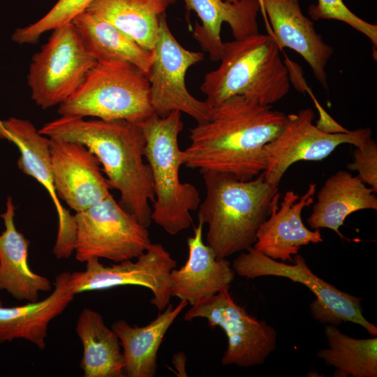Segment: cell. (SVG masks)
<instances>
[{"instance_id": "4fadbf2b", "label": "cell", "mask_w": 377, "mask_h": 377, "mask_svg": "<svg viewBox=\"0 0 377 377\" xmlns=\"http://www.w3.org/2000/svg\"><path fill=\"white\" fill-rule=\"evenodd\" d=\"M177 261L161 244L151 243L135 261L126 260L105 266L99 258L86 262L85 270L70 272L69 284L75 295L122 286L149 289L150 303L161 312L170 304L169 276Z\"/></svg>"}, {"instance_id": "3957f363", "label": "cell", "mask_w": 377, "mask_h": 377, "mask_svg": "<svg viewBox=\"0 0 377 377\" xmlns=\"http://www.w3.org/2000/svg\"><path fill=\"white\" fill-rule=\"evenodd\" d=\"M200 173L206 195L198 208V218L208 227L206 244L218 258L253 247L258 230L279 193V186L267 182L263 172L246 181L226 173Z\"/></svg>"}, {"instance_id": "8fae6325", "label": "cell", "mask_w": 377, "mask_h": 377, "mask_svg": "<svg viewBox=\"0 0 377 377\" xmlns=\"http://www.w3.org/2000/svg\"><path fill=\"white\" fill-rule=\"evenodd\" d=\"M225 289L191 306L184 319L201 318L212 328H221L228 346L221 363L249 367L262 364L276 347L277 332L265 320L259 321L238 305Z\"/></svg>"}, {"instance_id": "ffe728a7", "label": "cell", "mask_w": 377, "mask_h": 377, "mask_svg": "<svg viewBox=\"0 0 377 377\" xmlns=\"http://www.w3.org/2000/svg\"><path fill=\"white\" fill-rule=\"evenodd\" d=\"M188 11H194L201 21L195 22L193 38L212 61H219L223 48L221 38L223 23H228L235 39L258 33L259 0H184Z\"/></svg>"}, {"instance_id": "cb8c5ba5", "label": "cell", "mask_w": 377, "mask_h": 377, "mask_svg": "<svg viewBox=\"0 0 377 377\" xmlns=\"http://www.w3.org/2000/svg\"><path fill=\"white\" fill-rule=\"evenodd\" d=\"M75 332L83 346L80 368L84 377L125 376L120 340L100 313L84 308L77 318Z\"/></svg>"}, {"instance_id": "836d02e7", "label": "cell", "mask_w": 377, "mask_h": 377, "mask_svg": "<svg viewBox=\"0 0 377 377\" xmlns=\"http://www.w3.org/2000/svg\"><path fill=\"white\" fill-rule=\"evenodd\" d=\"M224 1H230V2H235V1H237V0H224Z\"/></svg>"}, {"instance_id": "4316f807", "label": "cell", "mask_w": 377, "mask_h": 377, "mask_svg": "<svg viewBox=\"0 0 377 377\" xmlns=\"http://www.w3.org/2000/svg\"><path fill=\"white\" fill-rule=\"evenodd\" d=\"M328 348L317 357L335 368L334 377H376L377 337L355 339L342 333L335 325H326Z\"/></svg>"}, {"instance_id": "d6a6232c", "label": "cell", "mask_w": 377, "mask_h": 377, "mask_svg": "<svg viewBox=\"0 0 377 377\" xmlns=\"http://www.w3.org/2000/svg\"><path fill=\"white\" fill-rule=\"evenodd\" d=\"M0 139L9 141V135L4 127L3 121L0 120Z\"/></svg>"}, {"instance_id": "1f68e13d", "label": "cell", "mask_w": 377, "mask_h": 377, "mask_svg": "<svg viewBox=\"0 0 377 377\" xmlns=\"http://www.w3.org/2000/svg\"><path fill=\"white\" fill-rule=\"evenodd\" d=\"M186 357L184 353H177L173 356V364L177 371V375L178 376H187L185 370V362Z\"/></svg>"}, {"instance_id": "277c9868", "label": "cell", "mask_w": 377, "mask_h": 377, "mask_svg": "<svg viewBox=\"0 0 377 377\" xmlns=\"http://www.w3.org/2000/svg\"><path fill=\"white\" fill-rule=\"evenodd\" d=\"M272 34L223 43L220 65L204 76L200 90L212 107L242 96L272 105L289 91L288 69Z\"/></svg>"}, {"instance_id": "44dd1931", "label": "cell", "mask_w": 377, "mask_h": 377, "mask_svg": "<svg viewBox=\"0 0 377 377\" xmlns=\"http://www.w3.org/2000/svg\"><path fill=\"white\" fill-rule=\"evenodd\" d=\"M15 209L12 198L8 196L6 210L0 215L5 228L0 234V291L17 300L34 302L40 292L52 290V283L34 272L28 264L29 241L16 228Z\"/></svg>"}, {"instance_id": "d4e9b609", "label": "cell", "mask_w": 377, "mask_h": 377, "mask_svg": "<svg viewBox=\"0 0 377 377\" xmlns=\"http://www.w3.org/2000/svg\"><path fill=\"white\" fill-rule=\"evenodd\" d=\"M175 0H94L86 11L111 23L144 49L156 43L161 17Z\"/></svg>"}, {"instance_id": "f1b7e54d", "label": "cell", "mask_w": 377, "mask_h": 377, "mask_svg": "<svg viewBox=\"0 0 377 377\" xmlns=\"http://www.w3.org/2000/svg\"><path fill=\"white\" fill-rule=\"evenodd\" d=\"M308 13L313 20H335L343 22L367 36L377 46V26L366 22L353 13L343 0H318L311 4Z\"/></svg>"}, {"instance_id": "f546056e", "label": "cell", "mask_w": 377, "mask_h": 377, "mask_svg": "<svg viewBox=\"0 0 377 377\" xmlns=\"http://www.w3.org/2000/svg\"><path fill=\"white\" fill-rule=\"evenodd\" d=\"M353 162L347 168L357 171L359 178L377 192V144L370 138L364 146L356 147L353 151Z\"/></svg>"}, {"instance_id": "7a4b0ae2", "label": "cell", "mask_w": 377, "mask_h": 377, "mask_svg": "<svg viewBox=\"0 0 377 377\" xmlns=\"http://www.w3.org/2000/svg\"><path fill=\"white\" fill-rule=\"evenodd\" d=\"M39 132L85 145L97 157L119 204L148 228L154 201L151 172L145 162V138L140 124L126 120L85 119L64 117L46 123Z\"/></svg>"}, {"instance_id": "d6986e66", "label": "cell", "mask_w": 377, "mask_h": 377, "mask_svg": "<svg viewBox=\"0 0 377 377\" xmlns=\"http://www.w3.org/2000/svg\"><path fill=\"white\" fill-rule=\"evenodd\" d=\"M69 277L68 272L59 274L52 293L40 301L5 306L0 299V343L22 339L44 349L50 322L62 313L75 295Z\"/></svg>"}, {"instance_id": "603a6c76", "label": "cell", "mask_w": 377, "mask_h": 377, "mask_svg": "<svg viewBox=\"0 0 377 377\" xmlns=\"http://www.w3.org/2000/svg\"><path fill=\"white\" fill-rule=\"evenodd\" d=\"M187 305L185 300H180L175 307L169 304L153 321L143 327L131 326L122 319L112 324V329L119 337L122 348L125 376H156L157 353L164 336Z\"/></svg>"}, {"instance_id": "2e32d148", "label": "cell", "mask_w": 377, "mask_h": 377, "mask_svg": "<svg viewBox=\"0 0 377 377\" xmlns=\"http://www.w3.org/2000/svg\"><path fill=\"white\" fill-rule=\"evenodd\" d=\"M316 184L311 183L300 197L293 191L286 192L280 206V193L275 198L268 218L260 225L253 247L281 262L293 263L301 246L323 242L319 229L311 230L304 223L302 212L314 201Z\"/></svg>"}, {"instance_id": "9a60e30c", "label": "cell", "mask_w": 377, "mask_h": 377, "mask_svg": "<svg viewBox=\"0 0 377 377\" xmlns=\"http://www.w3.org/2000/svg\"><path fill=\"white\" fill-rule=\"evenodd\" d=\"M9 141L20 151L18 168L32 177L49 193L58 215L59 226L53 253L57 258H68L74 251L75 223L61 204L57 194L52 171L50 138L42 135L29 121L10 117L3 121Z\"/></svg>"}, {"instance_id": "6da1fadb", "label": "cell", "mask_w": 377, "mask_h": 377, "mask_svg": "<svg viewBox=\"0 0 377 377\" xmlns=\"http://www.w3.org/2000/svg\"><path fill=\"white\" fill-rule=\"evenodd\" d=\"M287 114L242 96L212 107L209 119L190 129L183 165L200 172L228 174L240 180L265 171V146L282 131Z\"/></svg>"}, {"instance_id": "83f0119b", "label": "cell", "mask_w": 377, "mask_h": 377, "mask_svg": "<svg viewBox=\"0 0 377 377\" xmlns=\"http://www.w3.org/2000/svg\"><path fill=\"white\" fill-rule=\"evenodd\" d=\"M94 0H59L40 20L28 26L17 29L12 40L18 44L37 43L42 34L61 27L86 11Z\"/></svg>"}, {"instance_id": "7c38bea8", "label": "cell", "mask_w": 377, "mask_h": 377, "mask_svg": "<svg viewBox=\"0 0 377 377\" xmlns=\"http://www.w3.org/2000/svg\"><path fill=\"white\" fill-rule=\"evenodd\" d=\"M315 114L307 108L287 114L280 133L264 147L266 168L265 180L276 186L293 163L319 161L330 156L343 144L362 147L371 138L370 128H361L347 133H329L313 124Z\"/></svg>"}, {"instance_id": "5b68a950", "label": "cell", "mask_w": 377, "mask_h": 377, "mask_svg": "<svg viewBox=\"0 0 377 377\" xmlns=\"http://www.w3.org/2000/svg\"><path fill=\"white\" fill-rule=\"evenodd\" d=\"M181 113L174 110L163 117L154 113L140 124L145 138V158L154 185L151 221L170 235L191 226V212L200 203L196 187L179 179L183 165L178 141L184 128Z\"/></svg>"}, {"instance_id": "8992f818", "label": "cell", "mask_w": 377, "mask_h": 377, "mask_svg": "<svg viewBox=\"0 0 377 377\" xmlns=\"http://www.w3.org/2000/svg\"><path fill=\"white\" fill-rule=\"evenodd\" d=\"M57 112L64 117L140 124L154 113L147 76L128 62L98 60Z\"/></svg>"}, {"instance_id": "484cf974", "label": "cell", "mask_w": 377, "mask_h": 377, "mask_svg": "<svg viewBox=\"0 0 377 377\" xmlns=\"http://www.w3.org/2000/svg\"><path fill=\"white\" fill-rule=\"evenodd\" d=\"M72 23L88 51L98 60L128 62L147 75L152 61L147 50L111 23L84 11Z\"/></svg>"}, {"instance_id": "ba28073f", "label": "cell", "mask_w": 377, "mask_h": 377, "mask_svg": "<svg viewBox=\"0 0 377 377\" xmlns=\"http://www.w3.org/2000/svg\"><path fill=\"white\" fill-rule=\"evenodd\" d=\"M242 252L233 261L235 274L248 279L273 276L287 278L304 285L316 296L311 303L312 316L321 323L338 325L342 322L360 325L369 334L377 335V327L363 316L362 298L337 289L316 275L298 253L293 263L277 261L253 247Z\"/></svg>"}, {"instance_id": "30bf717a", "label": "cell", "mask_w": 377, "mask_h": 377, "mask_svg": "<svg viewBox=\"0 0 377 377\" xmlns=\"http://www.w3.org/2000/svg\"><path fill=\"white\" fill-rule=\"evenodd\" d=\"M152 61L147 75L154 112L163 117L174 110L184 112L197 124L207 121L212 107L192 96L186 88L185 77L192 66L201 61L204 54L184 47L171 32L166 14L160 20Z\"/></svg>"}, {"instance_id": "7402d4cb", "label": "cell", "mask_w": 377, "mask_h": 377, "mask_svg": "<svg viewBox=\"0 0 377 377\" xmlns=\"http://www.w3.org/2000/svg\"><path fill=\"white\" fill-rule=\"evenodd\" d=\"M362 209L377 210L376 193L357 175L339 170L328 177L320 188L306 222L313 230L328 228L346 239L340 227L350 214Z\"/></svg>"}, {"instance_id": "4dcf8cb0", "label": "cell", "mask_w": 377, "mask_h": 377, "mask_svg": "<svg viewBox=\"0 0 377 377\" xmlns=\"http://www.w3.org/2000/svg\"><path fill=\"white\" fill-rule=\"evenodd\" d=\"M316 106L318 110L320 118L316 126L321 131L329 133H347L349 130L345 128L335 121L315 100Z\"/></svg>"}, {"instance_id": "e0dca14e", "label": "cell", "mask_w": 377, "mask_h": 377, "mask_svg": "<svg viewBox=\"0 0 377 377\" xmlns=\"http://www.w3.org/2000/svg\"><path fill=\"white\" fill-rule=\"evenodd\" d=\"M204 224L198 221L194 234L187 238L188 256L179 269L174 268L169 276L172 297L195 305L220 291L229 289L235 276L226 258H218L202 239Z\"/></svg>"}, {"instance_id": "9c48e42d", "label": "cell", "mask_w": 377, "mask_h": 377, "mask_svg": "<svg viewBox=\"0 0 377 377\" xmlns=\"http://www.w3.org/2000/svg\"><path fill=\"white\" fill-rule=\"evenodd\" d=\"M74 252L79 262L106 258L114 263L138 258L151 244L148 228L127 212L111 193L73 216Z\"/></svg>"}, {"instance_id": "52a82bcc", "label": "cell", "mask_w": 377, "mask_h": 377, "mask_svg": "<svg viewBox=\"0 0 377 377\" xmlns=\"http://www.w3.org/2000/svg\"><path fill=\"white\" fill-rule=\"evenodd\" d=\"M52 31L33 56L27 74L31 98L42 109L59 105L68 98L97 61L72 22Z\"/></svg>"}, {"instance_id": "ac0fdd59", "label": "cell", "mask_w": 377, "mask_h": 377, "mask_svg": "<svg viewBox=\"0 0 377 377\" xmlns=\"http://www.w3.org/2000/svg\"><path fill=\"white\" fill-rule=\"evenodd\" d=\"M272 28L280 50L288 47L298 53L308 63L316 80L327 88L326 66L333 48L325 43L306 17L299 0H259Z\"/></svg>"}, {"instance_id": "5bb4252c", "label": "cell", "mask_w": 377, "mask_h": 377, "mask_svg": "<svg viewBox=\"0 0 377 377\" xmlns=\"http://www.w3.org/2000/svg\"><path fill=\"white\" fill-rule=\"evenodd\" d=\"M50 152L57 194L75 212L85 210L110 194L111 187L102 174L98 159L85 145L50 138Z\"/></svg>"}]
</instances>
